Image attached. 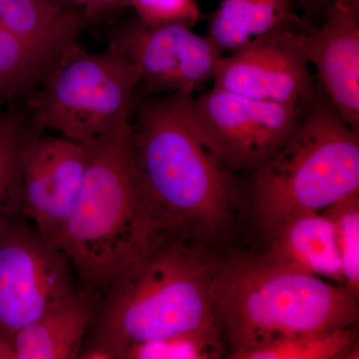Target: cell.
Masks as SVG:
<instances>
[{"mask_svg":"<svg viewBox=\"0 0 359 359\" xmlns=\"http://www.w3.org/2000/svg\"><path fill=\"white\" fill-rule=\"evenodd\" d=\"M211 245L160 231L112 278L78 358L121 359L129 347L185 332L223 330L212 283Z\"/></svg>","mask_w":359,"mask_h":359,"instance_id":"6da1fadb","label":"cell"},{"mask_svg":"<svg viewBox=\"0 0 359 359\" xmlns=\"http://www.w3.org/2000/svg\"><path fill=\"white\" fill-rule=\"evenodd\" d=\"M189 94L137 99L131 140L139 191L153 223L212 245L233 224L235 174L187 119Z\"/></svg>","mask_w":359,"mask_h":359,"instance_id":"7a4b0ae2","label":"cell"},{"mask_svg":"<svg viewBox=\"0 0 359 359\" xmlns=\"http://www.w3.org/2000/svg\"><path fill=\"white\" fill-rule=\"evenodd\" d=\"M211 292L233 359L278 340L358 323V297L344 285L283 268L262 255L219 259Z\"/></svg>","mask_w":359,"mask_h":359,"instance_id":"3957f363","label":"cell"},{"mask_svg":"<svg viewBox=\"0 0 359 359\" xmlns=\"http://www.w3.org/2000/svg\"><path fill=\"white\" fill-rule=\"evenodd\" d=\"M84 145L87 169L81 195L52 245L67 257L82 289L100 297L162 229L153 223L142 201L131 126Z\"/></svg>","mask_w":359,"mask_h":359,"instance_id":"277c9868","label":"cell"},{"mask_svg":"<svg viewBox=\"0 0 359 359\" xmlns=\"http://www.w3.org/2000/svg\"><path fill=\"white\" fill-rule=\"evenodd\" d=\"M250 174L255 219L269 240L292 217L359 194V132L318 87L294 131Z\"/></svg>","mask_w":359,"mask_h":359,"instance_id":"5b68a950","label":"cell"},{"mask_svg":"<svg viewBox=\"0 0 359 359\" xmlns=\"http://www.w3.org/2000/svg\"><path fill=\"white\" fill-rule=\"evenodd\" d=\"M140 83L137 66L112 45L88 52L76 41L26 97L25 111L39 131L87 144L130 128Z\"/></svg>","mask_w":359,"mask_h":359,"instance_id":"8992f818","label":"cell"},{"mask_svg":"<svg viewBox=\"0 0 359 359\" xmlns=\"http://www.w3.org/2000/svg\"><path fill=\"white\" fill-rule=\"evenodd\" d=\"M308 108L255 100L216 87L185 100L191 127L233 174L252 173L261 166L289 138Z\"/></svg>","mask_w":359,"mask_h":359,"instance_id":"52a82bcc","label":"cell"},{"mask_svg":"<svg viewBox=\"0 0 359 359\" xmlns=\"http://www.w3.org/2000/svg\"><path fill=\"white\" fill-rule=\"evenodd\" d=\"M65 255L20 216L0 223V334L23 327L77 292Z\"/></svg>","mask_w":359,"mask_h":359,"instance_id":"ba28073f","label":"cell"},{"mask_svg":"<svg viewBox=\"0 0 359 359\" xmlns=\"http://www.w3.org/2000/svg\"><path fill=\"white\" fill-rule=\"evenodd\" d=\"M109 44L140 72L144 94L194 95L214 77L223 52L182 23L151 25L136 20L118 28Z\"/></svg>","mask_w":359,"mask_h":359,"instance_id":"9c48e42d","label":"cell"},{"mask_svg":"<svg viewBox=\"0 0 359 359\" xmlns=\"http://www.w3.org/2000/svg\"><path fill=\"white\" fill-rule=\"evenodd\" d=\"M86 169L84 144L40 131L26 142L20 163L22 214L50 244L76 208Z\"/></svg>","mask_w":359,"mask_h":359,"instance_id":"30bf717a","label":"cell"},{"mask_svg":"<svg viewBox=\"0 0 359 359\" xmlns=\"http://www.w3.org/2000/svg\"><path fill=\"white\" fill-rule=\"evenodd\" d=\"M290 25L222 56L212 87L255 100L308 108L318 86L311 65L285 36Z\"/></svg>","mask_w":359,"mask_h":359,"instance_id":"8fae6325","label":"cell"},{"mask_svg":"<svg viewBox=\"0 0 359 359\" xmlns=\"http://www.w3.org/2000/svg\"><path fill=\"white\" fill-rule=\"evenodd\" d=\"M285 36L316 68V83L339 117L359 132V0L337 2L320 25L299 18Z\"/></svg>","mask_w":359,"mask_h":359,"instance_id":"7c38bea8","label":"cell"},{"mask_svg":"<svg viewBox=\"0 0 359 359\" xmlns=\"http://www.w3.org/2000/svg\"><path fill=\"white\" fill-rule=\"evenodd\" d=\"M99 297L78 290L14 335L15 359H76L95 321Z\"/></svg>","mask_w":359,"mask_h":359,"instance_id":"4fadbf2b","label":"cell"},{"mask_svg":"<svg viewBox=\"0 0 359 359\" xmlns=\"http://www.w3.org/2000/svg\"><path fill=\"white\" fill-rule=\"evenodd\" d=\"M268 241L262 256L271 263L344 285L334 226L325 212L292 217Z\"/></svg>","mask_w":359,"mask_h":359,"instance_id":"5bb4252c","label":"cell"},{"mask_svg":"<svg viewBox=\"0 0 359 359\" xmlns=\"http://www.w3.org/2000/svg\"><path fill=\"white\" fill-rule=\"evenodd\" d=\"M294 0H222L207 36L222 52L237 50L250 40L299 20Z\"/></svg>","mask_w":359,"mask_h":359,"instance_id":"9a60e30c","label":"cell"},{"mask_svg":"<svg viewBox=\"0 0 359 359\" xmlns=\"http://www.w3.org/2000/svg\"><path fill=\"white\" fill-rule=\"evenodd\" d=\"M70 45L41 43L0 27V108L39 88Z\"/></svg>","mask_w":359,"mask_h":359,"instance_id":"2e32d148","label":"cell"},{"mask_svg":"<svg viewBox=\"0 0 359 359\" xmlns=\"http://www.w3.org/2000/svg\"><path fill=\"white\" fill-rule=\"evenodd\" d=\"M81 26V14L51 0H0V27L23 39L67 46Z\"/></svg>","mask_w":359,"mask_h":359,"instance_id":"e0dca14e","label":"cell"},{"mask_svg":"<svg viewBox=\"0 0 359 359\" xmlns=\"http://www.w3.org/2000/svg\"><path fill=\"white\" fill-rule=\"evenodd\" d=\"M36 131L26 111L0 108V223L23 215L21 156Z\"/></svg>","mask_w":359,"mask_h":359,"instance_id":"ac0fdd59","label":"cell"},{"mask_svg":"<svg viewBox=\"0 0 359 359\" xmlns=\"http://www.w3.org/2000/svg\"><path fill=\"white\" fill-rule=\"evenodd\" d=\"M358 325L287 337L236 359H358Z\"/></svg>","mask_w":359,"mask_h":359,"instance_id":"d6986e66","label":"cell"},{"mask_svg":"<svg viewBox=\"0 0 359 359\" xmlns=\"http://www.w3.org/2000/svg\"><path fill=\"white\" fill-rule=\"evenodd\" d=\"M223 330L185 332L129 347L121 359H216L223 358Z\"/></svg>","mask_w":359,"mask_h":359,"instance_id":"ffe728a7","label":"cell"},{"mask_svg":"<svg viewBox=\"0 0 359 359\" xmlns=\"http://www.w3.org/2000/svg\"><path fill=\"white\" fill-rule=\"evenodd\" d=\"M323 212L334 226L344 285L359 297V194L349 196Z\"/></svg>","mask_w":359,"mask_h":359,"instance_id":"44dd1931","label":"cell"},{"mask_svg":"<svg viewBox=\"0 0 359 359\" xmlns=\"http://www.w3.org/2000/svg\"><path fill=\"white\" fill-rule=\"evenodd\" d=\"M137 18L151 25L182 23L192 27L201 18L196 0H130Z\"/></svg>","mask_w":359,"mask_h":359,"instance_id":"7402d4cb","label":"cell"},{"mask_svg":"<svg viewBox=\"0 0 359 359\" xmlns=\"http://www.w3.org/2000/svg\"><path fill=\"white\" fill-rule=\"evenodd\" d=\"M339 1L342 0H294V4L304 11V20L311 23L313 21L320 23L327 11Z\"/></svg>","mask_w":359,"mask_h":359,"instance_id":"603a6c76","label":"cell"},{"mask_svg":"<svg viewBox=\"0 0 359 359\" xmlns=\"http://www.w3.org/2000/svg\"><path fill=\"white\" fill-rule=\"evenodd\" d=\"M0 359H15L13 344L0 334Z\"/></svg>","mask_w":359,"mask_h":359,"instance_id":"cb8c5ba5","label":"cell"},{"mask_svg":"<svg viewBox=\"0 0 359 359\" xmlns=\"http://www.w3.org/2000/svg\"><path fill=\"white\" fill-rule=\"evenodd\" d=\"M118 1L119 0H87L86 13L88 14L98 13L99 9Z\"/></svg>","mask_w":359,"mask_h":359,"instance_id":"d4e9b609","label":"cell"},{"mask_svg":"<svg viewBox=\"0 0 359 359\" xmlns=\"http://www.w3.org/2000/svg\"><path fill=\"white\" fill-rule=\"evenodd\" d=\"M51 1L58 4L57 0H51ZM61 1L67 2V4H74V6H84L86 8L87 0H61ZM60 6V4H59Z\"/></svg>","mask_w":359,"mask_h":359,"instance_id":"484cf974","label":"cell"}]
</instances>
